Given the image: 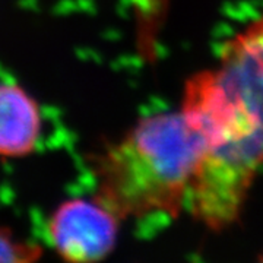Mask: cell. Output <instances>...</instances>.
Segmentation results:
<instances>
[{
    "label": "cell",
    "mask_w": 263,
    "mask_h": 263,
    "mask_svg": "<svg viewBox=\"0 0 263 263\" xmlns=\"http://www.w3.org/2000/svg\"><path fill=\"white\" fill-rule=\"evenodd\" d=\"M180 110L206 143L186 211L224 230L263 165V15L227 41L216 67L189 78Z\"/></svg>",
    "instance_id": "6da1fadb"
},
{
    "label": "cell",
    "mask_w": 263,
    "mask_h": 263,
    "mask_svg": "<svg viewBox=\"0 0 263 263\" xmlns=\"http://www.w3.org/2000/svg\"><path fill=\"white\" fill-rule=\"evenodd\" d=\"M205 154V139L181 110L145 117L95 157L94 196L122 221L177 218Z\"/></svg>",
    "instance_id": "7a4b0ae2"
},
{
    "label": "cell",
    "mask_w": 263,
    "mask_h": 263,
    "mask_svg": "<svg viewBox=\"0 0 263 263\" xmlns=\"http://www.w3.org/2000/svg\"><path fill=\"white\" fill-rule=\"evenodd\" d=\"M122 219L100 199L73 196L48 214L44 234L47 246L62 260L101 262L113 253Z\"/></svg>",
    "instance_id": "3957f363"
},
{
    "label": "cell",
    "mask_w": 263,
    "mask_h": 263,
    "mask_svg": "<svg viewBox=\"0 0 263 263\" xmlns=\"http://www.w3.org/2000/svg\"><path fill=\"white\" fill-rule=\"evenodd\" d=\"M44 111L28 88L12 79L0 81V161L32 157L44 139Z\"/></svg>",
    "instance_id": "277c9868"
},
{
    "label": "cell",
    "mask_w": 263,
    "mask_h": 263,
    "mask_svg": "<svg viewBox=\"0 0 263 263\" xmlns=\"http://www.w3.org/2000/svg\"><path fill=\"white\" fill-rule=\"evenodd\" d=\"M44 249L25 240L13 228L0 224V263H29L38 260Z\"/></svg>",
    "instance_id": "5b68a950"
},
{
    "label": "cell",
    "mask_w": 263,
    "mask_h": 263,
    "mask_svg": "<svg viewBox=\"0 0 263 263\" xmlns=\"http://www.w3.org/2000/svg\"><path fill=\"white\" fill-rule=\"evenodd\" d=\"M260 259H262V260H263V257H260Z\"/></svg>",
    "instance_id": "8992f818"
}]
</instances>
